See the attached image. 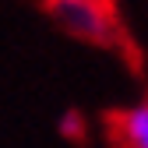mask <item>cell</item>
<instances>
[{
    "label": "cell",
    "mask_w": 148,
    "mask_h": 148,
    "mask_svg": "<svg viewBox=\"0 0 148 148\" xmlns=\"http://www.w3.org/2000/svg\"><path fill=\"white\" fill-rule=\"evenodd\" d=\"M46 11L64 32L78 39L102 46H113L120 39V14L109 0H49Z\"/></svg>",
    "instance_id": "6da1fadb"
},
{
    "label": "cell",
    "mask_w": 148,
    "mask_h": 148,
    "mask_svg": "<svg viewBox=\"0 0 148 148\" xmlns=\"http://www.w3.org/2000/svg\"><path fill=\"white\" fill-rule=\"evenodd\" d=\"M106 127H109V138H113V148H148V113H145V106L109 113Z\"/></svg>",
    "instance_id": "7a4b0ae2"
}]
</instances>
